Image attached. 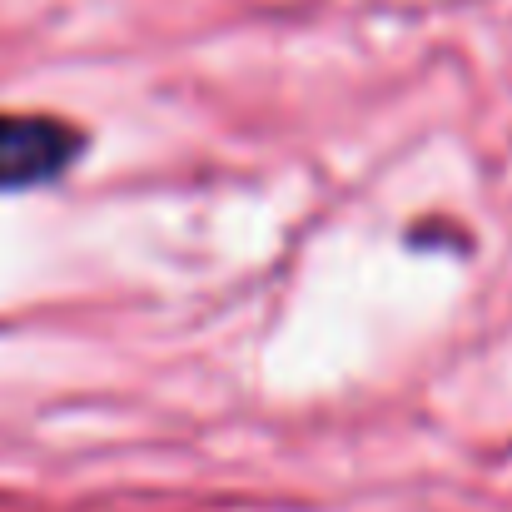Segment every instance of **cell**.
Returning a JSON list of instances; mask_svg holds the SVG:
<instances>
[{
    "mask_svg": "<svg viewBox=\"0 0 512 512\" xmlns=\"http://www.w3.org/2000/svg\"><path fill=\"white\" fill-rule=\"evenodd\" d=\"M85 150V135L50 115H0V194L35 189L70 170Z\"/></svg>",
    "mask_w": 512,
    "mask_h": 512,
    "instance_id": "cell-1",
    "label": "cell"
}]
</instances>
